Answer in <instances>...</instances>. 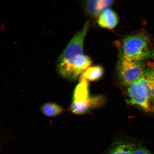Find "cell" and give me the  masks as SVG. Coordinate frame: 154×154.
Listing matches in <instances>:
<instances>
[{"mask_svg":"<svg viewBox=\"0 0 154 154\" xmlns=\"http://www.w3.org/2000/svg\"><path fill=\"white\" fill-rule=\"evenodd\" d=\"M90 26L87 21L82 28L70 40L57 61V69L60 75L69 80L71 69L75 60L83 53L84 43Z\"/></svg>","mask_w":154,"mask_h":154,"instance_id":"6da1fadb","label":"cell"},{"mask_svg":"<svg viewBox=\"0 0 154 154\" xmlns=\"http://www.w3.org/2000/svg\"><path fill=\"white\" fill-rule=\"evenodd\" d=\"M103 101V97L100 96L90 97L88 82L82 80L75 88L71 111L75 114H84L99 106Z\"/></svg>","mask_w":154,"mask_h":154,"instance_id":"7a4b0ae2","label":"cell"},{"mask_svg":"<svg viewBox=\"0 0 154 154\" xmlns=\"http://www.w3.org/2000/svg\"><path fill=\"white\" fill-rule=\"evenodd\" d=\"M151 57L148 40L143 35H131L127 36L123 40L120 57L143 61Z\"/></svg>","mask_w":154,"mask_h":154,"instance_id":"3957f363","label":"cell"},{"mask_svg":"<svg viewBox=\"0 0 154 154\" xmlns=\"http://www.w3.org/2000/svg\"><path fill=\"white\" fill-rule=\"evenodd\" d=\"M146 69L145 63L143 61L120 57L117 64V74L124 85L130 86L143 75Z\"/></svg>","mask_w":154,"mask_h":154,"instance_id":"277c9868","label":"cell"},{"mask_svg":"<svg viewBox=\"0 0 154 154\" xmlns=\"http://www.w3.org/2000/svg\"><path fill=\"white\" fill-rule=\"evenodd\" d=\"M91 59L84 54L78 56L73 62L69 80H75L80 74L89 67Z\"/></svg>","mask_w":154,"mask_h":154,"instance_id":"5b68a950","label":"cell"},{"mask_svg":"<svg viewBox=\"0 0 154 154\" xmlns=\"http://www.w3.org/2000/svg\"><path fill=\"white\" fill-rule=\"evenodd\" d=\"M129 102L133 105L141 107L146 111H151L152 109L151 103L149 100L140 96L137 90L135 83L129 86L128 90Z\"/></svg>","mask_w":154,"mask_h":154,"instance_id":"8992f818","label":"cell"},{"mask_svg":"<svg viewBox=\"0 0 154 154\" xmlns=\"http://www.w3.org/2000/svg\"><path fill=\"white\" fill-rule=\"evenodd\" d=\"M119 20V17L116 13L113 10L109 8L99 15L97 23L102 28L111 29L116 26Z\"/></svg>","mask_w":154,"mask_h":154,"instance_id":"52a82bcc","label":"cell"},{"mask_svg":"<svg viewBox=\"0 0 154 154\" xmlns=\"http://www.w3.org/2000/svg\"><path fill=\"white\" fill-rule=\"evenodd\" d=\"M113 3V1L109 0L88 1L85 3L86 9L88 12L92 16H99L103 11L109 8Z\"/></svg>","mask_w":154,"mask_h":154,"instance_id":"ba28073f","label":"cell"},{"mask_svg":"<svg viewBox=\"0 0 154 154\" xmlns=\"http://www.w3.org/2000/svg\"><path fill=\"white\" fill-rule=\"evenodd\" d=\"M104 73L103 67L100 65L89 67L83 72L80 76V81L95 82L99 80L103 76Z\"/></svg>","mask_w":154,"mask_h":154,"instance_id":"9c48e42d","label":"cell"},{"mask_svg":"<svg viewBox=\"0 0 154 154\" xmlns=\"http://www.w3.org/2000/svg\"><path fill=\"white\" fill-rule=\"evenodd\" d=\"M40 110L44 115L51 117L57 116L62 113L64 111L61 106L53 103L44 104L41 107Z\"/></svg>","mask_w":154,"mask_h":154,"instance_id":"30bf717a","label":"cell"},{"mask_svg":"<svg viewBox=\"0 0 154 154\" xmlns=\"http://www.w3.org/2000/svg\"><path fill=\"white\" fill-rule=\"evenodd\" d=\"M134 147L131 144L119 143L110 150L108 154H132Z\"/></svg>","mask_w":154,"mask_h":154,"instance_id":"8fae6325","label":"cell"},{"mask_svg":"<svg viewBox=\"0 0 154 154\" xmlns=\"http://www.w3.org/2000/svg\"><path fill=\"white\" fill-rule=\"evenodd\" d=\"M132 154H152L148 150L141 146L135 147L133 152Z\"/></svg>","mask_w":154,"mask_h":154,"instance_id":"7c38bea8","label":"cell"}]
</instances>
